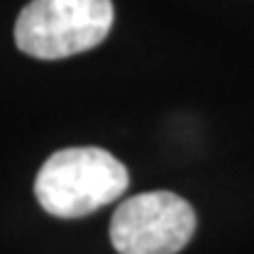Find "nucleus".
Listing matches in <instances>:
<instances>
[{
  "instance_id": "1",
  "label": "nucleus",
  "mask_w": 254,
  "mask_h": 254,
  "mask_svg": "<svg viewBox=\"0 0 254 254\" xmlns=\"http://www.w3.org/2000/svg\"><path fill=\"white\" fill-rule=\"evenodd\" d=\"M127 186L129 172L116 155L97 146H75L47 158L33 190L47 214L80 219L120 198Z\"/></svg>"
},
{
  "instance_id": "2",
  "label": "nucleus",
  "mask_w": 254,
  "mask_h": 254,
  "mask_svg": "<svg viewBox=\"0 0 254 254\" xmlns=\"http://www.w3.org/2000/svg\"><path fill=\"white\" fill-rule=\"evenodd\" d=\"M111 0H31L14 24V43L36 59H66L101 45L113 26Z\"/></svg>"
},
{
  "instance_id": "3",
  "label": "nucleus",
  "mask_w": 254,
  "mask_h": 254,
  "mask_svg": "<svg viewBox=\"0 0 254 254\" xmlns=\"http://www.w3.org/2000/svg\"><path fill=\"white\" fill-rule=\"evenodd\" d=\"M195 233V212L170 190L139 193L120 202L109 226L118 254H177Z\"/></svg>"
}]
</instances>
